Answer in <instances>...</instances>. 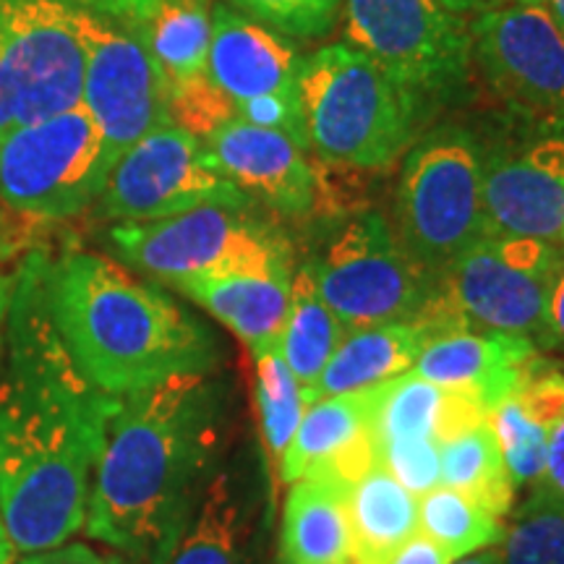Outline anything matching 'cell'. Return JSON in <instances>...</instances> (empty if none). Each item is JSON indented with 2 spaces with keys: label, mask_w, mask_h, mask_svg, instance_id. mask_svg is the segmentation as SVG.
Returning <instances> with one entry per match:
<instances>
[{
  "label": "cell",
  "mask_w": 564,
  "mask_h": 564,
  "mask_svg": "<svg viewBox=\"0 0 564 564\" xmlns=\"http://www.w3.org/2000/svg\"><path fill=\"white\" fill-rule=\"evenodd\" d=\"M17 126V112H13V87L9 68H6L3 47H0V139Z\"/></svg>",
  "instance_id": "b9f144b4"
},
{
  "label": "cell",
  "mask_w": 564,
  "mask_h": 564,
  "mask_svg": "<svg viewBox=\"0 0 564 564\" xmlns=\"http://www.w3.org/2000/svg\"><path fill=\"white\" fill-rule=\"evenodd\" d=\"M82 32L87 47L82 105L116 165L141 137L171 123L165 84L133 26L84 9Z\"/></svg>",
  "instance_id": "5bb4252c"
},
{
  "label": "cell",
  "mask_w": 564,
  "mask_h": 564,
  "mask_svg": "<svg viewBox=\"0 0 564 564\" xmlns=\"http://www.w3.org/2000/svg\"><path fill=\"white\" fill-rule=\"evenodd\" d=\"M455 560L440 544L426 539L423 533H415L390 556L387 564H453Z\"/></svg>",
  "instance_id": "60d3db41"
},
{
  "label": "cell",
  "mask_w": 564,
  "mask_h": 564,
  "mask_svg": "<svg viewBox=\"0 0 564 564\" xmlns=\"http://www.w3.org/2000/svg\"><path fill=\"white\" fill-rule=\"evenodd\" d=\"M562 246H564V223H562Z\"/></svg>",
  "instance_id": "f907efd6"
},
{
  "label": "cell",
  "mask_w": 564,
  "mask_h": 564,
  "mask_svg": "<svg viewBox=\"0 0 564 564\" xmlns=\"http://www.w3.org/2000/svg\"><path fill=\"white\" fill-rule=\"evenodd\" d=\"M17 249H19V238L0 225V264H3L9 257H13Z\"/></svg>",
  "instance_id": "bcb514c9"
},
{
  "label": "cell",
  "mask_w": 564,
  "mask_h": 564,
  "mask_svg": "<svg viewBox=\"0 0 564 564\" xmlns=\"http://www.w3.org/2000/svg\"><path fill=\"white\" fill-rule=\"evenodd\" d=\"M539 364V345L528 337L460 329L423 345L411 371L444 390L470 394L491 413L520 390Z\"/></svg>",
  "instance_id": "e0dca14e"
},
{
  "label": "cell",
  "mask_w": 564,
  "mask_h": 564,
  "mask_svg": "<svg viewBox=\"0 0 564 564\" xmlns=\"http://www.w3.org/2000/svg\"><path fill=\"white\" fill-rule=\"evenodd\" d=\"M165 564H253L246 505L228 470L212 476Z\"/></svg>",
  "instance_id": "d4e9b609"
},
{
  "label": "cell",
  "mask_w": 564,
  "mask_h": 564,
  "mask_svg": "<svg viewBox=\"0 0 564 564\" xmlns=\"http://www.w3.org/2000/svg\"><path fill=\"white\" fill-rule=\"evenodd\" d=\"M350 525L345 494L316 478L291 484L280 528V564H348Z\"/></svg>",
  "instance_id": "603a6c76"
},
{
  "label": "cell",
  "mask_w": 564,
  "mask_h": 564,
  "mask_svg": "<svg viewBox=\"0 0 564 564\" xmlns=\"http://www.w3.org/2000/svg\"><path fill=\"white\" fill-rule=\"evenodd\" d=\"M110 246L121 264L165 282L223 274L293 278L291 238L251 207L207 204L147 223H116Z\"/></svg>",
  "instance_id": "5b68a950"
},
{
  "label": "cell",
  "mask_w": 564,
  "mask_h": 564,
  "mask_svg": "<svg viewBox=\"0 0 564 564\" xmlns=\"http://www.w3.org/2000/svg\"><path fill=\"white\" fill-rule=\"evenodd\" d=\"M13 549L9 533H6V523H3V514H0V564H13Z\"/></svg>",
  "instance_id": "7dc6e473"
},
{
  "label": "cell",
  "mask_w": 564,
  "mask_h": 564,
  "mask_svg": "<svg viewBox=\"0 0 564 564\" xmlns=\"http://www.w3.org/2000/svg\"><path fill=\"white\" fill-rule=\"evenodd\" d=\"M17 274L6 272L3 264H0V352H3L6 345V333H9V316H11V303L13 295H17Z\"/></svg>",
  "instance_id": "7bdbcfd3"
},
{
  "label": "cell",
  "mask_w": 564,
  "mask_h": 564,
  "mask_svg": "<svg viewBox=\"0 0 564 564\" xmlns=\"http://www.w3.org/2000/svg\"><path fill=\"white\" fill-rule=\"evenodd\" d=\"M470 61L494 95L549 133H564V34L546 6H499L470 21Z\"/></svg>",
  "instance_id": "7c38bea8"
},
{
  "label": "cell",
  "mask_w": 564,
  "mask_h": 564,
  "mask_svg": "<svg viewBox=\"0 0 564 564\" xmlns=\"http://www.w3.org/2000/svg\"><path fill=\"white\" fill-rule=\"evenodd\" d=\"M489 426L497 436L499 449H502V460L510 476L512 489H525L539 481L541 470H544L549 440L554 432L528 419L523 408L514 403V398H507L489 413Z\"/></svg>",
  "instance_id": "4dcf8cb0"
},
{
  "label": "cell",
  "mask_w": 564,
  "mask_h": 564,
  "mask_svg": "<svg viewBox=\"0 0 564 564\" xmlns=\"http://www.w3.org/2000/svg\"><path fill=\"white\" fill-rule=\"evenodd\" d=\"M502 541V564H564V512L525 505Z\"/></svg>",
  "instance_id": "1f68e13d"
},
{
  "label": "cell",
  "mask_w": 564,
  "mask_h": 564,
  "mask_svg": "<svg viewBox=\"0 0 564 564\" xmlns=\"http://www.w3.org/2000/svg\"><path fill=\"white\" fill-rule=\"evenodd\" d=\"M528 507H549V510L564 512V421L554 429L549 440V453L539 481L533 484Z\"/></svg>",
  "instance_id": "8d00e7d4"
},
{
  "label": "cell",
  "mask_w": 564,
  "mask_h": 564,
  "mask_svg": "<svg viewBox=\"0 0 564 564\" xmlns=\"http://www.w3.org/2000/svg\"><path fill=\"white\" fill-rule=\"evenodd\" d=\"M348 564H352V562H348Z\"/></svg>",
  "instance_id": "816d5d0a"
},
{
  "label": "cell",
  "mask_w": 564,
  "mask_h": 564,
  "mask_svg": "<svg viewBox=\"0 0 564 564\" xmlns=\"http://www.w3.org/2000/svg\"><path fill=\"white\" fill-rule=\"evenodd\" d=\"M253 358V394L259 405V429L262 444L274 470L285 457L288 444L293 442L295 429L306 413L308 400L291 366L282 358L280 343L267 348L249 350Z\"/></svg>",
  "instance_id": "f1b7e54d"
},
{
  "label": "cell",
  "mask_w": 564,
  "mask_h": 564,
  "mask_svg": "<svg viewBox=\"0 0 564 564\" xmlns=\"http://www.w3.org/2000/svg\"><path fill=\"white\" fill-rule=\"evenodd\" d=\"M76 3L100 13L105 19H116L121 24H139L165 0H76Z\"/></svg>",
  "instance_id": "f35d334b"
},
{
  "label": "cell",
  "mask_w": 564,
  "mask_h": 564,
  "mask_svg": "<svg viewBox=\"0 0 564 564\" xmlns=\"http://www.w3.org/2000/svg\"><path fill=\"white\" fill-rule=\"evenodd\" d=\"M379 384L361 392L333 394L306 408L295 429L293 442L288 444L280 463V478L291 486L314 468L348 447L352 440L371 429V415L377 408Z\"/></svg>",
  "instance_id": "484cf974"
},
{
  "label": "cell",
  "mask_w": 564,
  "mask_h": 564,
  "mask_svg": "<svg viewBox=\"0 0 564 564\" xmlns=\"http://www.w3.org/2000/svg\"><path fill=\"white\" fill-rule=\"evenodd\" d=\"M440 486L468 494L497 518L510 514L514 489L489 421L440 444Z\"/></svg>",
  "instance_id": "83f0119b"
},
{
  "label": "cell",
  "mask_w": 564,
  "mask_h": 564,
  "mask_svg": "<svg viewBox=\"0 0 564 564\" xmlns=\"http://www.w3.org/2000/svg\"><path fill=\"white\" fill-rule=\"evenodd\" d=\"M209 79L232 102L259 97L299 100L301 58L270 26L217 6L212 11Z\"/></svg>",
  "instance_id": "ac0fdd59"
},
{
  "label": "cell",
  "mask_w": 564,
  "mask_h": 564,
  "mask_svg": "<svg viewBox=\"0 0 564 564\" xmlns=\"http://www.w3.org/2000/svg\"><path fill=\"white\" fill-rule=\"evenodd\" d=\"M95 204L105 220L147 223L207 204L251 207L253 202L212 165L199 139L162 123L118 158Z\"/></svg>",
  "instance_id": "8fae6325"
},
{
  "label": "cell",
  "mask_w": 564,
  "mask_h": 564,
  "mask_svg": "<svg viewBox=\"0 0 564 564\" xmlns=\"http://www.w3.org/2000/svg\"><path fill=\"white\" fill-rule=\"evenodd\" d=\"M345 45L377 63L421 112L468 82L470 24L436 0H345Z\"/></svg>",
  "instance_id": "9c48e42d"
},
{
  "label": "cell",
  "mask_w": 564,
  "mask_h": 564,
  "mask_svg": "<svg viewBox=\"0 0 564 564\" xmlns=\"http://www.w3.org/2000/svg\"><path fill=\"white\" fill-rule=\"evenodd\" d=\"M306 264L345 329L415 322L440 285L400 249L390 220L377 212L348 217Z\"/></svg>",
  "instance_id": "ba28073f"
},
{
  "label": "cell",
  "mask_w": 564,
  "mask_h": 564,
  "mask_svg": "<svg viewBox=\"0 0 564 564\" xmlns=\"http://www.w3.org/2000/svg\"><path fill=\"white\" fill-rule=\"evenodd\" d=\"M167 118L173 126L204 141L225 123L236 121V102L215 82L202 79L188 87L167 91Z\"/></svg>",
  "instance_id": "836d02e7"
},
{
  "label": "cell",
  "mask_w": 564,
  "mask_h": 564,
  "mask_svg": "<svg viewBox=\"0 0 564 564\" xmlns=\"http://www.w3.org/2000/svg\"><path fill=\"white\" fill-rule=\"evenodd\" d=\"M453 564H502V552L497 549H489V552H476L470 556H463V560H455Z\"/></svg>",
  "instance_id": "f6af8a7d"
},
{
  "label": "cell",
  "mask_w": 564,
  "mask_h": 564,
  "mask_svg": "<svg viewBox=\"0 0 564 564\" xmlns=\"http://www.w3.org/2000/svg\"><path fill=\"white\" fill-rule=\"evenodd\" d=\"M544 6H546V11L552 13L554 24L560 26V32L564 34V0H544Z\"/></svg>",
  "instance_id": "c3c4849f"
},
{
  "label": "cell",
  "mask_w": 564,
  "mask_h": 564,
  "mask_svg": "<svg viewBox=\"0 0 564 564\" xmlns=\"http://www.w3.org/2000/svg\"><path fill=\"white\" fill-rule=\"evenodd\" d=\"M17 564H139L133 562L131 556L126 554H110V552H100V549L89 546V544H61L53 549H42V552H32L24 554Z\"/></svg>",
  "instance_id": "74e56055"
},
{
  "label": "cell",
  "mask_w": 564,
  "mask_h": 564,
  "mask_svg": "<svg viewBox=\"0 0 564 564\" xmlns=\"http://www.w3.org/2000/svg\"><path fill=\"white\" fill-rule=\"evenodd\" d=\"M426 343L429 335L419 322L348 329L324 366L319 382L308 392V405L322 398L361 392L403 377L413 369Z\"/></svg>",
  "instance_id": "ffe728a7"
},
{
  "label": "cell",
  "mask_w": 564,
  "mask_h": 564,
  "mask_svg": "<svg viewBox=\"0 0 564 564\" xmlns=\"http://www.w3.org/2000/svg\"><path fill=\"white\" fill-rule=\"evenodd\" d=\"M225 394L212 373H181L118 400L84 533L139 564H165L223 447Z\"/></svg>",
  "instance_id": "7a4b0ae2"
},
{
  "label": "cell",
  "mask_w": 564,
  "mask_h": 564,
  "mask_svg": "<svg viewBox=\"0 0 564 564\" xmlns=\"http://www.w3.org/2000/svg\"><path fill=\"white\" fill-rule=\"evenodd\" d=\"M564 246L484 236L440 274L436 308L453 329L528 337L539 345Z\"/></svg>",
  "instance_id": "52a82bcc"
},
{
  "label": "cell",
  "mask_w": 564,
  "mask_h": 564,
  "mask_svg": "<svg viewBox=\"0 0 564 564\" xmlns=\"http://www.w3.org/2000/svg\"><path fill=\"white\" fill-rule=\"evenodd\" d=\"M481 181L484 152L460 126H440L408 152L390 228L434 278L486 236Z\"/></svg>",
  "instance_id": "8992f818"
},
{
  "label": "cell",
  "mask_w": 564,
  "mask_h": 564,
  "mask_svg": "<svg viewBox=\"0 0 564 564\" xmlns=\"http://www.w3.org/2000/svg\"><path fill=\"white\" fill-rule=\"evenodd\" d=\"M202 144L212 165L253 204L291 220L316 215L314 165L288 133L236 118Z\"/></svg>",
  "instance_id": "2e32d148"
},
{
  "label": "cell",
  "mask_w": 564,
  "mask_h": 564,
  "mask_svg": "<svg viewBox=\"0 0 564 564\" xmlns=\"http://www.w3.org/2000/svg\"><path fill=\"white\" fill-rule=\"evenodd\" d=\"M499 6H544V0H494Z\"/></svg>",
  "instance_id": "681fc988"
},
{
  "label": "cell",
  "mask_w": 564,
  "mask_h": 564,
  "mask_svg": "<svg viewBox=\"0 0 564 564\" xmlns=\"http://www.w3.org/2000/svg\"><path fill=\"white\" fill-rule=\"evenodd\" d=\"M150 51L167 91L207 79L212 9L209 0H165L139 24H129Z\"/></svg>",
  "instance_id": "cb8c5ba5"
},
{
  "label": "cell",
  "mask_w": 564,
  "mask_h": 564,
  "mask_svg": "<svg viewBox=\"0 0 564 564\" xmlns=\"http://www.w3.org/2000/svg\"><path fill=\"white\" fill-rule=\"evenodd\" d=\"M299 102L308 150L361 173L392 165L423 116L408 91L345 42L301 61Z\"/></svg>",
  "instance_id": "277c9868"
},
{
  "label": "cell",
  "mask_w": 564,
  "mask_h": 564,
  "mask_svg": "<svg viewBox=\"0 0 564 564\" xmlns=\"http://www.w3.org/2000/svg\"><path fill=\"white\" fill-rule=\"evenodd\" d=\"M42 299L70 361L108 398L212 373L220 361V345L196 316L102 253H63L42 278Z\"/></svg>",
  "instance_id": "3957f363"
},
{
  "label": "cell",
  "mask_w": 564,
  "mask_h": 564,
  "mask_svg": "<svg viewBox=\"0 0 564 564\" xmlns=\"http://www.w3.org/2000/svg\"><path fill=\"white\" fill-rule=\"evenodd\" d=\"M486 421H489V413L470 394L444 390L419 373L408 371L403 377L379 384L377 408L371 415V436L373 447L408 440V436H426L442 444Z\"/></svg>",
  "instance_id": "d6986e66"
},
{
  "label": "cell",
  "mask_w": 564,
  "mask_h": 564,
  "mask_svg": "<svg viewBox=\"0 0 564 564\" xmlns=\"http://www.w3.org/2000/svg\"><path fill=\"white\" fill-rule=\"evenodd\" d=\"M345 333H348L345 324L329 312V306L316 291L308 264L303 262L295 267L288 316L280 335V350L285 364L291 366L293 377L306 390V400Z\"/></svg>",
  "instance_id": "4316f807"
},
{
  "label": "cell",
  "mask_w": 564,
  "mask_h": 564,
  "mask_svg": "<svg viewBox=\"0 0 564 564\" xmlns=\"http://www.w3.org/2000/svg\"><path fill=\"white\" fill-rule=\"evenodd\" d=\"M510 398H514V403L523 408L528 419L554 432L564 421V371L554 369L552 364L541 358L531 377Z\"/></svg>",
  "instance_id": "d590c367"
},
{
  "label": "cell",
  "mask_w": 564,
  "mask_h": 564,
  "mask_svg": "<svg viewBox=\"0 0 564 564\" xmlns=\"http://www.w3.org/2000/svg\"><path fill=\"white\" fill-rule=\"evenodd\" d=\"M484 232L562 243L564 133L484 154Z\"/></svg>",
  "instance_id": "9a60e30c"
},
{
  "label": "cell",
  "mask_w": 564,
  "mask_h": 564,
  "mask_svg": "<svg viewBox=\"0 0 564 564\" xmlns=\"http://www.w3.org/2000/svg\"><path fill=\"white\" fill-rule=\"evenodd\" d=\"M17 282L0 379V514L21 554L84 531L91 478L118 400L95 390L63 348L42 274Z\"/></svg>",
  "instance_id": "6da1fadb"
},
{
  "label": "cell",
  "mask_w": 564,
  "mask_h": 564,
  "mask_svg": "<svg viewBox=\"0 0 564 564\" xmlns=\"http://www.w3.org/2000/svg\"><path fill=\"white\" fill-rule=\"evenodd\" d=\"M291 280L278 274H223L181 280L173 288L241 337L246 348L257 350L280 343Z\"/></svg>",
  "instance_id": "44dd1931"
},
{
  "label": "cell",
  "mask_w": 564,
  "mask_h": 564,
  "mask_svg": "<svg viewBox=\"0 0 564 564\" xmlns=\"http://www.w3.org/2000/svg\"><path fill=\"white\" fill-rule=\"evenodd\" d=\"M110 167L100 129L76 105L0 139V199L34 220H68L97 202Z\"/></svg>",
  "instance_id": "30bf717a"
},
{
  "label": "cell",
  "mask_w": 564,
  "mask_h": 564,
  "mask_svg": "<svg viewBox=\"0 0 564 564\" xmlns=\"http://www.w3.org/2000/svg\"><path fill=\"white\" fill-rule=\"evenodd\" d=\"M436 3L444 6L447 11L457 13V17H468V13H476L478 17V13L497 9L494 0H436Z\"/></svg>",
  "instance_id": "ee69618b"
},
{
  "label": "cell",
  "mask_w": 564,
  "mask_h": 564,
  "mask_svg": "<svg viewBox=\"0 0 564 564\" xmlns=\"http://www.w3.org/2000/svg\"><path fill=\"white\" fill-rule=\"evenodd\" d=\"M259 24L288 37H324L335 26L343 0H232Z\"/></svg>",
  "instance_id": "d6a6232c"
},
{
  "label": "cell",
  "mask_w": 564,
  "mask_h": 564,
  "mask_svg": "<svg viewBox=\"0 0 564 564\" xmlns=\"http://www.w3.org/2000/svg\"><path fill=\"white\" fill-rule=\"evenodd\" d=\"M541 348H552L564 352V267L556 274L552 291H549L546 301V319H544V333L539 340Z\"/></svg>",
  "instance_id": "ab89813d"
},
{
  "label": "cell",
  "mask_w": 564,
  "mask_h": 564,
  "mask_svg": "<svg viewBox=\"0 0 564 564\" xmlns=\"http://www.w3.org/2000/svg\"><path fill=\"white\" fill-rule=\"evenodd\" d=\"M377 463L390 470L415 499L440 486V442L426 436L377 444Z\"/></svg>",
  "instance_id": "e575fe53"
},
{
  "label": "cell",
  "mask_w": 564,
  "mask_h": 564,
  "mask_svg": "<svg viewBox=\"0 0 564 564\" xmlns=\"http://www.w3.org/2000/svg\"><path fill=\"white\" fill-rule=\"evenodd\" d=\"M345 507L352 564H387L419 533V499L379 463L352 484Z\"/></svg>",
  "instance_id": "7402d4cb"
},
{
  "label": "cell",
  "mask_w": 564,
  "mask_h": 564,
  "mask_svg": "<svg viewBox=\"0 0 564 564\" xmlns=\"http://www.w3.org/2000/svg\"><path fill=\"white\" fill-rule=\"evenodd\" d=\"M76 0H0V47L19 123L82 105L87 47Z\"/></svg>",
  "instance_id": "4fadbf2b"
},
{
  "label": "cell",
  "mask_w": 564,
  "mask_h": 564,
  "mask_svg": "<svg viewBox=\"0 0 564 564\" xmlns=\"http://www.w3.org/2000/svg\"><path fill=\"white\" fill-rule=\"evenodd\" d=\"M419 533L440 544L453 560L505 539L502 518L449 486H436L419 499Z\"/></svg>",
  "instance_id": "f546056e"
}]
</instances>
